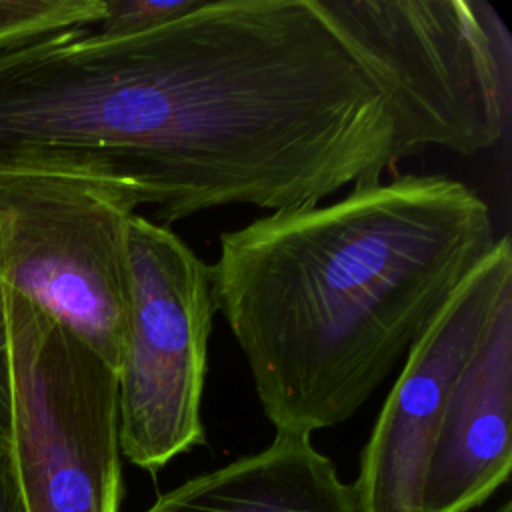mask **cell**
<instances>
[{"label": "cell", "mask_w": 512, "mask_h": 512, "mask_svg": "<svg viewBox=\"0 0 512 512\" xmlns=\"http://www.w3.org/2000/svg\"><path fill=\"white\" fill-rule=\"evenodd\" d=\"M392 166L386 94L314 0H204L0 50V174L84 178L162 226L318 204Z\"/></svg>", "instance_id": "6da1fadb"}, {"label": "cell", "mask_w": 512, "mask_h": 512, "mask_svg": "<svg viewBox=\"0 0 512 512\" xmlns=\"http://www.w3.org/2000/svg\"><path fill=\"white\" fill-rule=\"evenodd\" d=\"M494 242L488 204L436 174L356 184L220 234L218 312L276 432L352 418Z\"/></svg>", "instance_id": "7a4b0ae2"}, {"label": "cell", "mask_w": 512, "mask_h": 512, "mask_svg": "<svg viewBox=\"0 0 512 512\" xmlns=\"http://www.w3.org/2000/svg\"><path fill=\"white\" fill-rule=\"evenodd\" d=\"M386 94L394 164L426 148L472 156L504 134L512 42L482 0H314Z\"/></svg>", "instance_id": "3957f363"}, {"label": "cell", "mask_w": 512, "mask_h": 512, "mask_svg": "<svg viewBox=\"0 0 512 512\" xmlns=\"http://www.w3.org/2000/svg\"><path fill=\"white\" fill-rule=\"evenodd\" d=\"M4 292L10 454L28 512H118V374L70 328Z\"/></svg>", "instance_id": "277c9868"}, {"label": "cell", "mask_w": 512, "mask_h": 512, "mask_svg": "<svg viewBox=\"0 0 512 512\" xmlns=\"http://www.w3.org/2000/svg\"><path fill=\"white\" fill-rule=\"evenodd\" d=\"M130 314L118 370V442L156 472L206 442L200 404L218 312L212 268L180 236L140 214L126 224Z\"/></svg>", "instance_id": "5b68a950"}, {"label": "cell", "mask_w": 512, "mask_h": 512, "mask_svg": "<svg viewBox=\"0 0 512 512\" xmlns=\"http://www.w3.org/2000/svg\"><path fill=\"white\" fill-rule=\"evenodd\" d=\"M132 214L84 178L0 174V284L70 328L116 374L128 334Z\"/></svg>", "instance_id": "8992f818"}, {"label": "cell", "mask_w": 512, "mask_h": 512, "mask_svg": "<svg viewBox=\"0 0 512 512\" xmlns=\"http://www.w3.org/2000/svg\"><path fill=\"white\" fill-rule=\"evenodd\" d=\"M512 298V248L500 236L410 346L360 454V512H424V480L456 378Z\"/></svg>", "instance_id": "52a82bcc"}, {"label": "cell", "mask_w": 512, "mask_h": 512, "mask_svg": "<svg viewBox=\"0 0 512 512\" xmlns=\"http://www.w3.org/2000/svg\"><path fill=\"white\" fill-rule=\"evenodd\" d=\"M512 298L456 378L424 480V512L480 506L512 468Z\"/></svg>", "instance_id": "ba28073f"}, {"label": "cell", "mask_w": 512, "mask_h": 512, "mask_svg": "<svg viewBox=\"0 0 512 512\" xmlns=\"http://www.w3.org/2000/svg\"><path fill=\"white\" fill-rule=\"evenodd\" d=\"M146 512H360V502L310 436L276 432L264 450L186 480Z\"/></svg>", "instance_id": "9c48e42d"}, {"label": "cell", "mask_w": 512, "mask_h": 512, "mask_svg": "<svg viewBox=\"0 0 512 512\" xmlns=\"http://www.w3.org/2000/svg\"><path fill=\"white\" fill-rule=\"evenodd\" d=\"M104 0H0V50L38 38L98 26Z\"/></svg>", "instance_id": "30bf717a"}, {"label": "cell", "mask_w": 512, "mask_h": 512, "mask_svg": "<svg viewBox=\"0 0 512 512\" xmlns=\"http://www.w3.org/2000/svg\"><path fill=\"white\" fill-rule=\"evenodd\" d=\"M204 0H104V16L96 32L106 36H126L168 24Z\"/></svg>", "instance_id": "8fae6325"}, {"label": "cell", "mask_w": 512, "mask_h": 512, "mask_svg": "<svg viewBox=\"0 0 512 512\" xmlns=\"http://www.w3.org/2000/svg\"><path fill=\"white\" fill-rule=\"evenodd\" d=\"M12 430V362L8 340L6 292L0 284V446L10 444Z\"/></svg>", "instance_id": "7c38bea8"}, {"label": "cell", "mask_w": 512, "mask_h": 512, "mask_svg": "<svg viewBox=\"0 0 512 512\" xmlns=\"http://www.w3.org/2000/svg\"><path fill=\"white\" fill-rule=\"evenodd\" d=\"M0 512H28L10 454V444L0 446Z\"/></svg>", "instance_id": "4fadbf2b"}, {"label": "cell", "mask_w": 512, "mask_h": 512, "mask_svg": "<svg viewBox=\"0 0 512 512\" xmlns=\"http://www.w3.org/2000/svg\"><path fill=\"white\" fill-rule=\"evenodd\" d=\"M496 512H512V504L510 502H506L500 510H496Z\"/></svg>", "instance_id": "5bb4252c"}]
</instances>
